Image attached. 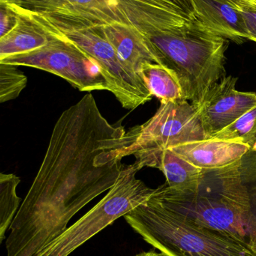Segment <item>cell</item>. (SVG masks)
I'll return each instance as SVG.
<instances>
[{
    "label": "cell",
    "mask_w": 256,
    "mask_h": 256,
    "mask_svg": "<svg viewBox=\"0 0 256 256\" xmlns=\"http://www.w3.org/2000/svg\"><path fill=\"white\" fill-rule=\"evenodd\" d=\"M134 156L141 168L151 167L160 170L166 178L167 186L176 192L197 194L204 182L205 172L171 149L141 152Z\"/></svg>",
    "instance_id": "12"
},
{
    "label": "cell",
    "mask_w": 256,
    "mask_h": 256,
    "mask_svg": "<svg viewBox=\"0 0 256 256\" xmlns=\"http://www.w3.org/2000/svg\"><path fill=\"white\" fill-rule=\"evenodd\" d=\"M234 6H243V7L256 8V0H228Z\"/></svg>",
    "instance_id": "23"
},
{
    "label": "cell",
    "mask_w": 256,
    "mask_h": 256,
    "mask_svg": "<svg viewBox=\"0 0 256 256\" xmlns=\"http://www.w3.org/2000/svg\"><path fill=\"white\" fill-rule=\"evenodd\" d=\"M136 256H165L162 254H157V252H153V251H151V252H142V254H139V255H137Z\"/></svg>",
    "instance_id": "24"
},
{
    "label": "cell",
    "mask_w": 256,
    "mask_h": 256,
    "mask_svg": "<svg viewBox=\"0 0 256 256\" xmlns=\"http://www.w3.org/2000/svg\"><path fill=\"white\" fill-rule=\"evenodd\" d=\"M16 22V14L8 6L0 2V38L7 34Z\"/></svg>",
    "instance_id": "22"
},
{
    "label": "cell",
    "mask_w": 256,
    "mask_h": 256,
    "mask_svg": "<svg viewBox=\"0 0 256 256\" xmlns=\"http://www.w3.org/2000/svg\"><path fill=\"white\" fill-rule=\"evenodd\" d=\"M46 33L49 40L45 46L0 60V63L48 72L80 92L108 91V84L94 60L70 42Z\"/></svg>",
    "instance_id": "8"
},
{
    "label": "cell",
    "mask_w": 256,
    "mask_h": 256,
    "mask_svg": "<svg viewBox=\"0 0 256 256\" xmlns=\"http://www.w3.org/2000/svg\"><path fill=\"white\" fill-rule=\"evenodd\" d=\"M237 79L226 76L218 82L195 106L207 136L233 124L256 106V93L243 92L236 88Z\"/></svg>",
    "instance_id": "9"
},
{
    "label": "cell",
    "mask_w": 256,
    "mask_h": 256,
    "mask_svg": "<svg viewBox=\"0 0 256 256\" xmlns=\"http://www.w3.org/2000/svg\"><path fill=\"white\" fill-rule=\"evenodd\" d=\"M169 149L205 172L235 165L251 152L250 148L244 143L216 138L192 142Z\"/></svg>",
    "instance_id": "11"
},
{
    "label": "cell",
    "mask_w": 256,
    "mask_h": 256,
    "mask_svg": "<svg viewBox=\"0 0 256 256\" xmlns=\"http://www.w3.org/2000/svg\"><path fill=\"white\" fill-rule=\"evenodd\" d=\"M126 134L108 122L90 93L60 115L9 227L7 256H34L83 208L111 189L123 170Z\"/></svg>",
    "instance_id": "1"
},
{
    "label": "cell",
    "mask_w": 256,
    "mask_h": 256,
    "mask_svg": "<svg viewBox=\"0 0 256 256\" xmlns=\"http://www.w3.org/2000/svg\"><path fill=\"white\" fill-rule=\"evenodd\" d=\"M14 13L17 16L16 24L0 38V60L33 52L45 46L49 40L46 32L40 26L24 15Z\"/></svg>",
    "instance_id": "15"
},
{
    "label": "cell",
    "mask_w": 256,
    "mask_h": 256,
    "mask_svg": "<svg viewBox=\"0 0 256 256\" xmlns=\"http://www.w3.org/2000/svg\"><path fill=\"white\" fill-rule=\"evenodd\" d=\"M153 96L164 102L186 100L181 84L176 74L157 64H145L140 72Z\"/></svg>",
    "instance_id": "16"
},
{
    "label": "cell",
    "mask_w": 256,
    "mask_h": 256,
    "mask_svg": "<svg viewBox=\"0 0 256 256\" xmlns=\"http://www.w3.org/2000/svg\"><path fill=\"white\" fill-rule=\"evenodd\" d=\"M190 1L195 18L212 32L237 44L248 40L241 13L228 0Z\"/></svg>",
    "instance_id": "13"
},
{
    "label": "cell",
    "mask_w": 256,
    "mask_h": 256,
    "mask_svg": "<svg viewBox=\"0 0 256 256\" xmlns=\"http://www.w3.org/2000/svg\"><path fill=\"white\" fill-rule=\"evenodd\" d=\"M27 84V76L18 66L0 63V103L17 98Z\"/></svg>",
    "instance_id": "19"
},
{
    "label": "cell",
    "mask_w": 256,
    "mask_h": 256,
    "mask_svg": "<svg viewBox=\"0 0 256 256\" xmlns=\"http://www.w3.org/2000/svg\"><path fill=\"white\" fill-rule=\"evenodd\" d=\"M10 9L46 32L70 42L94 60L108 84V92L124 109L134 110L152 100L153 94L142 78L122 61L105 38L101 28L104 24L73 15L24 13Z\"/></svg>",
    "instance_id": "5"
},
{
    "label": "cell",
    "mask_w": 256,
    "mask_h": 256,
    "mask_svg": "<svg viewBox=\"0 0 256 256\" xmlns=\"http://www.w3.org/2000/svg\"><path fill=\"white\" fill-rule=\"evenodd\" d=\"M141 170L136 161L123 166L115 184L96 206L33 256H69L114 221L147 202L155 189L136 178Z\"/></svg>",
    "instance_id": "6"
},
{
    "label": "cell",
    "mask_w": 256,
    "mask_h": 256,
    "mask_svg": "<svg viewBox=\"0 0 256 256\" xmlns=\"http://www.w3.org/2000/svg\"><path fill=\"white\" fill-rule=\"evenodd\" d=\"M126 138L123 158L210 138L196 108L186 100L161 103L154 116L144 124L129 130Z\"/></svg>",
    "instance_id": "7"
},
{
    "label": "cell",
    "mask_w": 256,
    "mask_h": 256,
    "mask_svg": "<svg viewBox=\"0 0 256 256\" xmlns=\"http://www.w3.org/2000/svg\"><path fill=\"white\" fill-rule=\"evenodd\" d=\"M211 138L240 142L256 153V106Z\"/></svg>",
    "instance_id": "18"
},
{
    "label": "cell",
    "mask_w": 256,
    "mask_h": 256,
    "mask_svg": "<svg viewBox=\"0 0 256 256\" xmlns=\"http://www.w3.org/2000/svg\"><path fill=\"white\" fill-rule=\"evenodd\" d=\"M243 16L245 27L247 32L248 40L256 44V8L235 6Z\"/></svg>",
    "instance_id": "21"
},
{
    "label": "cell",
    "mask_w": 256,
    "mask_h": 256,
    "mask_svg": "<svg viewBox=\"0 0 256 256\" xmlns=\"http://www.w3.org/2000/svg\"><path fill=\"white\" fill-rule=\"evenodd\" d=\"M20 182L15 174H0V243L4 240L6 230L10 227L20 208L21 198L16 192Z\"/></svg>",
    "instance_id": "17"
},
{
    "label": "cell",
    "mask_w": 256,
    "mask_h": 256,
    "mask_svg": "<svg viewBox=\"0 0 256 256\" xmlns=\"http://www.w3.org/2000/svg\"><path fill=\"white\" fill-rule=\"evenodd\" d=\"M125 220L165 256H256V252L219 232L199 226L168 208L153 194L126 214Z\"/></svg>",
    "instance_id": "4"
},
{
    "label": "cell",
    "mask_w": 256,
    "mask_h": 256,
    "mask_svg": "<svg viewBox=\"0 0 256 256\" xmlns=\"http://www.w3.org/2000/svg\"><path fill=\"white\" fill-rule=\"evenodd\" d=\"M0 2L24 13L61 14L102 24H128L117 0H0Z\"/></svg>",
    "instance_id": "10"
},
{
    "label": "cell",
    "mask_w": 256,
    "mask_h": 256,
    "mask_svg": "<svg viewBox=\"0 0 256 256\" xmlns=\"http://www.w3.org/2000/svg\"><path fill=\"white\" fill-rule=\"evenodd\" d=\"M117 1L128 22L142 36L159 64L176 74L185 99L194 106L226 78L228 42L196 18L186 19L136 0Z\"/></svg>",
    "instance_id": "2"
},
{
    "label": "cell",
    "mask_w": 256,
    "mask_h": 256,
    "mask_svg": "<svg viewBox=\"0 0 256 256\" xmlns=\"http://www.w3.org/2000/svg\"><path fill=\"white\" fill-rule=\"evenodd\" d=\"M163 10H168L188 20L195 19L190 0H136Z\"/></svg>",
    "instance_id": "20"
},
{
    "label": "cell",
    "mask_w": 256,
    "mask_h": 256,
    "mask_svg": "<svg viewBox=\"0 0 256 256\" xmlns=\"http://www.w3.org/2000/svg\"><path fill=\"white\" fill-rule=\"evenodd\" d=\"M197 194H182L166 184L155 189L153 197L199 226L232 238L256 252V183L243 178L240 162L209 172Z\"/></svg>",
    "instance_id": "3"
},
{
    "label": "cell",
    "mask_w": 256,
    "mask_h": 256,
    "mask_svg": "<svg viewBox=\"0 0 256 256\" xmlns=\"http://www.w3.org/2000/svg\"><path fill=\"white\" fill-rule=\"evenodd\" d=\"M101 28L122 61L135 73L140 75L144 64H159L142 36L129 22L104 24Z\"/></svg>",
    "instance_id": "14"
}]
</instances>
